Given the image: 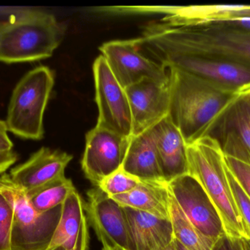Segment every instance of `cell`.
<instances>
[{
  "mask_svg": "<svg viewBox=\"0 0 250 250\" xmlns=\"http://www.w3.org/2000/svg\"><path fill=\"white\" fill-rule=\"evenodd\" d=\"M18 160V154L14 151L0 154V174L5 173Z\"/></svg>",
  "mask_w": 250,
  "mask_h": 250,
  "instance_id": "obj_30",
  "label": "cell"
},
{
  "mask_svg": "<svg viewBox=\"0 0 250 250\" xmlns=\"http://www.w3.org/2000/svg\"><path fill=\"white\" fill-rule=\"evenodd\" d=\"M0 193L10 201L13 208L10 250L48 249L60 222L62 205L46 212H38L26 194L12 184L9 175L7 186Z\"/></svg>",
  "mask_w": 250,
  "mask_h": 250,
  "instance_id": "obj_6",
  "label": "cell"
},
{
  "mask_svg": "<svg viewBox=\"0 0 250 250\" xmlns=\"http://www.w3.org/2000/svg\"><path fill=\"white\" fill-rule=\"evenodd\" d=\"M130 139L98 126L86 134L82 168L94 186L123 167Z\"/></svg>",
  "mask_w": 250,
  "mask_h": 250,
  "instance_id": "obj_11",
  "label": "cell"
},
{
  "mask_svg": "<svg viewBox=\"0 0 250 250\" xmlns=\"http://www.w3.org/2000/svg\"><path fill=\"white\" fill-rule=\"evenodd\" d=\"M124 208L134 250H160L175 240L170 220Z\"/></svg>",
  "mask_w": 250,
  "mask_h": 250,
  "instance_id": "obj_18",
  "label": "cell"
},
{
  "mask_svg": "<svg viewBox=\"0 0 250 250\" xmlns=\"http://www.w3.org/2000/svg\"><path fill=\"white\" fill-rule=\"evenodd\" d=\"M175 245H176V249H177V250H188L185 247H184L182 244L179 243L178 241H176V239H175Z\"/></svg>",
  "mask_w": 250,
  "mask_h": 250,
  "instance_id": "obj_34",
  "label": "cell"
},
{
  "mask_svg": "<svg viewBox=\"0 0 250 250\" xmlns=\"http://www.w3.org/2000/svg\"><path fill=\"white\" fill-rule=\"evenodd\" d=\"M102 250H122L118 248H103Z\"/></svg>",
  "mask_w": 250,
  "mask_h": 250,
  "instance_id": "obj_36",
  "label": "cell"
},
{
  "mask_svg": "<svg viewBox=\"0 0 250 250\" xmlns=\"http://www.w3.org/2000/svg\"><path fill=\"white\" fill-rule=\"evenodd\" d=\"M226 172L228 179L230 183V188L236 201V205L239 208L241 215L243 217L250 230V198L242 189L236 178L232 174L226 164Z\"/></svg>",
  "mask_w": 250,
  "mask_h": 250,
  "instance_id": "obj_26",
  "label": "cell"
},
{
  "mask_svg": "<svg viewBox=\"0 0 250 250\" xmlns=\"http://www.w3.org/2000/svg\"><path fill=\"white\" fill-rule=\"evenodd\" d=\"M141 180L120 167L107 176L100 183L99 188L109 197L123 195L130 192L139 184Z\"/></svg>",
  "mask_w": 250,
  "mask_h": 250,
  "instance_id": "obj_24",
  "label": "cell"
},
{
  "mask_svg": "<svg viewBox=\"0 0 250 250\" xmlns=\"http://www.w3.org/2000/svg\"><path fill=\"white\" fill-rule=\"evenodd\" d=\"M141 44L145 49L226 60L250 67V29L244 28L172 26L154 22L144 28Z\"/></svg>",
  "mask_w": 250,
  "mask_h": 250,
  "instance_id": "obj_2",
  "label": "cell"
},
{
  "mask_svg": "<svg viewBox=\"0 0 250 250\" xmlns=\"http://www.w3.org/2000/svg\"><path fill=\"white\" fill-rule=\"evenodd\" d=\"M100 51L114 77L125 89L146 79H169L167 68L141 52L139 38L109 41L103 44Z\"/></svg>",
  "mask_w": 250,
  "mask_h": 250,
  "instance_id": "obj_8",
  "label": "cell"
},
{
  "mask_svg": "<svg viewBox=\"0 0 250 250\" xmlns=\"http://www.w3.org/2000/svg\"><path fill=\"white\" fill-rule=\"evenodd\" d=\"M170 222L175 239L188 250H212L215 241L201 233L184 214L170 193Z\"/></svg>",
  "mask_w": 250,
  "mask_h": 250,
  "instance_id": "obj_21",
  "label": "cell"
},
{
  "mask_svg": "<svg viewBox=\"0 0 250 250\" xmlns=\"http://www.w3.org/2000/svg\"><path fill=\"white\" fill-rule=\"evenodd\" d=\"M146 50L166 68L177 69L233 89L250 87L249 66L217 59Z\"/></svg>",
  "mask_w": 250,
  "mask_h": 250,
  "instance_id": "obj_9",
  "label": "cell"
},
{
  "mask_svg": "<svg viewBox=\"0 0 250 250\" xmlns=\"http://www.w3.org/2000/svg\"><path fill=\"white\" fill-rule=\"evenodd\" d=\"M54 85V72L47 66H38L20 79L9 103L5 120L8 132L21 139L43 138L44 113Z\"/></svg>",
  "mask_w": 250,
  "mask_h": 250,
  "instance_id": "obj_5",
  "label": "cell"
},
{
  "mask_svg": "<svg viewBox=\"0 0 250 250\" xmlns=\"http://www.w3.org/2000/svg\"><path fill=\"white\" fill-rule=\"evenodd\" d=\"M188 174L195 178L215 205L226 234L250 239V230L236 205L226 172L220 139L206 135L187 145Z\"/></svg>",
  "mask_w": 250,
  "mask_h": 250,
  "instance_id": "obj_3",
  "label": "cell"
},
{
  "mask_svg": "<svg viewBox=\"0 0 250 250\" xmlns=\"http://www.w3.org/2000/svg\"><path fill=\"white\" fill-rule=\"evenodd\" d=\"M74 190L73 182L64 177L32 195H26L34 208L43 213L62 205Z\"/></svg>",
  "mask_w": 250,
  "mask_h": 250,
  "instance_id": "obj_23",
  "label": "cell"
},
{
  "mask_svg": "<svg viewBox=\"0 0 250 250\" xmlns=\"http://www.w3.org/2000/svg\"><path fill=\"white\" fill-rule=\"evenodd\" d=\"M52 250H68L65 249V248H55V249H54Z\"/></svg>",
  "mask_w": 250,
  "mask_h": 250,
  "instance_id": "obj_37",
  "label": "cell"
},
{
  "mask_svg": "<svg viewBox=\"0 0 250 250\" xmlns=\"http://www.w3.org/2000/svg\"><path fill=\"white\" fill-rule=\"evenodd\" d=\"M84 209L82 197L76 189L62 205L60 222L46 250L57 248L88 250L89 234Z\"/></svg>",
  "mask_w": 250,
  "mask_h": 250,
  "instance_id": "obj_16",
  "label": "cell"
},
{
  "mask_svg": "<svg viewBox=\"0 0 250 250\" xmlns=\"http://www.w3.org/2000/svg\"><path fill=\"white\" fill-rule=\"evenodd\" d=\"M73 158V156L64 151L42 147L25 162L10 170V182L26 195H32L64 179L66 167Z\"/></svg>",
  "mask_w": 250,
  "mask_h": 250,
  "instance_id": "obj_15",
  "label": "cell"
},
{
  "mask_svg": "<svg viewBox=\"0 0 250 250\" xmlns=\"http://www.w3.org/2000/svg\"><path fill=\"white\" fill-rule=\"evenodd\" d=\"M169 117L187 145L211 135L228 110L248 89L236 90L175 68H169Z\"/></svg>",
  "mask_w": 250,
  "mask_h": 250,
  "instance_id": "obj_1",
  "label": "cell"
},
{
  "mask_svg": "<svg viewBox=\"0 0 250 250\" xmlns=\"http://www.w3.org/2000/svg\"><path fill=\"white\" fill-rule=\"evenodd\" d=\"M160 167L166 182L188 174L187 144L182 133L167 116L152 128Z\"/></svg>",
  "mask_w": 250,
  "mask_h": 250,
  "instance_id": "obj_17",
  "label": "cell"
},
{
  "mask_svg": "<svg viewBox=\"0 0 250 250\" xmlns=\"http://www.w3.org/2000/svg\"><path fill=\"white\" fill-rule=\"evenodd\" d=\"M163 23L172 26L219 24L250 29V4L158 6Z\"/></svg>",
  "mask_w": 250,
  "mask_h": 250,
  "instance_id": "obj_14",
  "label": "cell"
},
{
  "mask_svg": "<svg viewBox=\"0 0 250 250\" xmlns=\"http://www.w3.org/2000/svg\"><path fill=\"white\" fill-rule=\"evenodd\" d=\"M111 198L121 206L170 220V192L167 182L141 181L130 192Z\"/></svg>",
  "mask_w": 250,
  "mask_h": 250,
  "instance_id": "obj_19",
  "label": "cell"
},
{
  "mask_svg": "<svg viewBox=\"0 0 250 250\" xmlns=\"http://www.w3.org/2000/svg\"><path fill=\"white\" fill-rule=\"evenodd\" d=\"M4 25H5V21H0V41H1V35H2L3 30H4Z\"/></svg>",
  "mask_w": 250,
  "mask_h": 250,
  "instance_id": "obj_35",
  "label": "cell"
},
{
  "mask_svg": "<svg viewBox=\"0 0 250 250\" xmlns=\"http://www.w3.org/2000/svg\"><path fill=\"white\" fill-rule=\"evenodd\" d=\"M66 27L55 16L22 8L5 21L0 41V62L32 63L49 58L61 44Z\"/></svg>",
  "mask_w": 250,
  "mask_h": 250,
  "instance_id": "obj_4",
  "label": "cell"
},
{
  "mask_svg": "<svg viewBox=\"0 0 250 250\" xmlns=\"http://www.w3.org/2000/svg\"><path fill=\"white\" fill-rule=\"evenodd\" d=\"M160 250H177V249H176V245H175V240L173 241V242H172L170 245H167V247Z\"/></svg>",
  "mask_w": 250,
  "mask_h": 250,
  "instance_id": "obj_32",
  "label": "cell"
},
{
  "mask_svg": "<svg viewBox=\"0 0 250 250\" xmlns=\"http://www.w3.org/2000/svg\"><path fill=\"white\" fill-rule=\"evenodd\" d=\"M249 93H250V91H249Z\"/></svg>",
  "mask_w": 250,
  "mask_h": 250,
  "instance_id": "obj_38",
  "label": "cell"
},
{
  "mask_svg": "<svg viewBox=\"0 0 250 250\" xmlns=\"http://www.w3.org/2000/svg\"><path fill=\"white\" fill-rule=\"evenodd\" d=\"M122 167L141 181L166 182L160 167L152 129L131 138Z\"/></svg>",
  "mask_w": 250,
  "mask_h": 250,
  "instance_id": "obj_20",
  "label": "cell"
},
{
  "mask_svg": "<svg viewBox=\"0 0 250 250\" xmlns=\"http://www.w3.org/2000/svg\"><path fill=\"white\" fill-rule=\"evenodd\" d=\"M7 174L4 173L0 177V192L7 186Z\"/></svg>",
  "mask_w": 250,
  "mask_h": 250,
  "instance_id": "obj_31",
  "label": "cell"
},
{
  "mask_svg": "<svg viewBox=\"0 0 250 250\" xmlns=\"http://www.w3.org/2000/svg\"><path fill=\"white\" fill-rule=\"evenodd\" d=\"M132 119V137L152 129L169 115L170 79H146L125 89Z\"/></svg>",
  "mask_w": 250,
  "mask_h": 250,
  "instance_id": "obj_13",
  "label": "cell"
},
{
  "mask_svg": "<svg viewBox=\"0 0 250 250\" xmlns=\"http://www.w3.org/2000/svg\"><path fill=\"white\" fill-rule=\"evenodd\" d=\"M250 88L232 104L217 129L235 132L250 155Z\"/></svg>",
  "mask_w": 250,
  "mask_h": 250,
  "instance_id": "obj_22",
  "label": "cell"
},
{
  "mask_svg": "<svg viewBox=\"0 0 250 250\" xmlns=\"http://www.w3.org/2000/svg\"><path fill=\"white\" fill-rule=\"evenodd\" d=\"M93 74L95 101L99 112L96 126L132 138V114L126 91L114 77L102 55L95 60Z\"/></svg>",
  "mask_w": 250,
  "mask_h": 250,
  "instance_id": "obj_7",
  "label": "cell"
},
{
  "mask_svg": "<svg viewBox=\"0 0 250 250\" xmlns=\"http://www.w3.org/2000/svg\"><path fill=\"white\" fill-rule=\"evenodd\" d=\"M212 250H245V248L242 239L225 234L216 241Z\"/></svg>",
  "mask_w": 250,
  "mask_h": 250,
  "instance_id": "obj_28",
  "label": "cell"
},
{
  "mask_svg": "<svg viewBox=\"0 0 250 250\" xmlns=\"http://www.w3.org/2000/svg\"><path fill=\"white\" fill-rule=\"evenodd\" d=\"M225 159L229 170L250 198V164L229 156L225 155Z\"/></svg>",
  "mask_w": 250,
  "mask_h": 250,
  "instance_id": "obj_27",
  "label": "cell"
},
{
  "mask_svg": "<svg viewBox=\"0 0 250 250\" xmlns=\"http://www.w3.org/2000/svg\"><path fill=\"white\" fill-rule=\"evenodd\" d=\"M243 240L244 248L245 250H250V239H242Z\"/></svg>",
  "mask_w": 250,
  "mask_h": 250,
  "instance_id": "obj_33",
  "label": "cell"
},
{
  "mask_svg": "<svg viewBox=\"0 0 250 250\" xmlns=\"http://www.w3.org/2000/svg\"><path fill=\"white\" fill-rule=\"evenodd\" d=\"M13 208L10 201L0 193V250H10Z\"/></svg>",
  "mask_w": 250,
  "mask_h": 250,
  "instance_id": "obj_25",
  "label": "cell"
},
{
  "mask_svg": "<svg viewBox=\"0 0 250 250\" xmlns=\"http://www.w3.org/2000/svg\"><path fill=\"white\" fill-rule=\"evenodd\" d=\"M168 186L184 214L202 234L215 242L226 234L217 208L195 178L188 173L169 182Z\"/></svg>",
  "mask_w": 250,
  "mask_h": 250,
  "instance_id": "obj_10",
  "label": "cell"
},
{
  "mask_svg": "<svg viewBox=\"0 0 250 250\" xmlns=\"http://www.w3.org/2000/svg\"><path fill=\"white\" fill-rule=\"evenodd\" d=\"M85 210L103 248L134 250L124 207L97 187L88 191Z\"/></svg>",
  "mask_w": 250,
  "mask_h": 250,
  "instance_id": "obj_12",
  "label": "cell"
},
{
  "mask_svg": "<svg viewBox=\"0 0 250 250\" xmlns=\"http://www.w3.org/2000/svg\"><path fill=\"white\" fill-rule=\"evenodd\" d=\"M7 133L8 129L5 121L0 120V154L13 151V142Z\"/></svg>",
  "mask_w": 250,
  "mask_h": 250,
  "instance_id": "obj_29",
  "label": "cell"
}]
</instances>
